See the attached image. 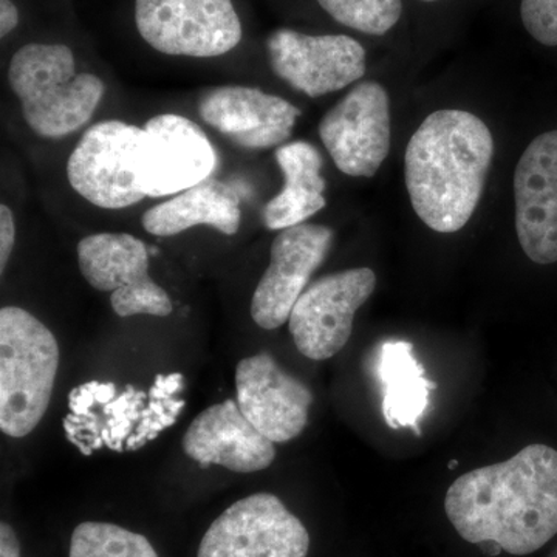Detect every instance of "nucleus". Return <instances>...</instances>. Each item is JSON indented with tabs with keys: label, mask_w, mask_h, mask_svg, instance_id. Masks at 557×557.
Returning a JSON list of instances; mask_svg holds the SVG:
<instances>
[{
	"label": "nucleus",
	"mask_w": 557,
	"mask_h": 557,
	"mask_svg": "<svg viewBox=\"0 0 557 557\" xmlns=\"http://www.w3.org/2000/svg\"><path fill=\"white\" fill-rule=\"evenodd\" d=\"M445 511L469 544L494 541L512 556L537 552L557 534V450L530 445L461 475L446 493Z\"/></svg>",
	"instance_id": "1"
},
{
	"label": "nucleus",
	"mask_w": 557,
	"mask_h": 557,
	"mask_svg": "<svg viewBox=\"0 0 557 557\" xmlns=\"http://www.w3.org/2000/svg\"><path fill=\"white\" fill-rule=\"evenodd\" d=\"M493 156V135L474 113H431L405 157L406 186L418 218L442 234L463 228L478 208Z\"/></svg>",
	"instance_id": "2"
},
{
	"label": "nucleus",
	"mask_w": 557,
	"mask_h": 557,
	"mask_svg": "<svg viewBox=\"0 0 557 557\" xmlns=\"http://www.w3.org/2000/svg\"><path fill=\"white\" fill-rule=\"evenodd\" d=\"M9 81L28 127L53 139L83 127L106 90L98 76L76 72L73 51L62 44L22 47L11 58Z\"/></svg>",
	"instance_id": "3"
},
{
	"label": "nucleus",
	"mask_w": 557,
	"mask_h": 557,
	"mask_svg": "<svg viewBox=\"0 0 557 557\" xmlns=\"http://www.w3.org/2000/svg\"><path fill=\"white\" fill-rule=\"evenodd\" d=\"M60 346L38 318L20 307L0 310V429L11 438L32 434L49 409Z\"/></svg>",
	"instance_id": "4"
},
{
	"label": "nucleus",
	"mask_w": 557,
	"mask_h": 557,
	"mask_svg": "<svg viewBox=\"0 0 557 557\" xmlns=\"http://www.w3.org/2000/svg\"><path fill=\"white\" fill-rule=\"evenodd\" d=\"M146 131L124 121L91 126L67 161L70 186L83 199L104 209H123L145 199L139 163Z\"/></svg>",
	"instance_id": "5"
},
{
	"label": "nucleus",
	"mask_w": 557,
	"mask_h": 557,
	"mask_svg": "<svg viewBox=\"0 0 557 557\" xmlns=\"http://www.w3.org/2000/svg\"><path fill=\"white\" fill-rule=\"evenodd\" d=\"M135 22L152 49L171 57H222L242 40L231 0H135Z\"/></svg>",
	"instance_id": "6"
},
{
	"label": "nucleus",
	"mask_w": 557,
	"mask_h": 557,
	"mask_svg": "<svg viewBox=\"0 0 557 557\" xmlns=\"http://www.w3.org/2000/svg\"><path fill=\"white\" fill-rule=\"evenodd\" d=\"M310 536L277 496L251 494L226 508L201 539L197 557H307Z\"/></svg>",
	"instance_id": "7"
},
{
	"label": "nucleus",
	"mask_w": 557,
	"mask_h": 557,
	"mask_svg": "<svg viewBox=\"0 0 557 557\" xmlns=\"http://www.w3.org/2000/svg\"><path fill=\"white\" fill-rule=\"evenodd\" d=\"M83 277L98 292L112 293L110 304L120 318L170 317V295L149 276L146 245L127 233H100L78 244Z\"/></svg>",
	"instance_id": "8"
},
{
	"label": "nucleus",
	"mask_w": 557,
	"mask_h": 557,
	"mask_svg": "<svg viewBox=\"0 0 557 557\" xmlns=\"http://www.w3.org/2000/svg\"><path fill=\"white\" fill-rule=\"evenodd\" d=\"M376 287L370 269L339 271L318 278L300 295L289 314V333L304 357L325 361L347 346L355 314Z\"/></svg>",
	"instance_id": "9"
},
{
	"label": "nucleus",
	"mask_w": 557,
	"mask_h": 557,
	"mask_svg": "<svg viewBox=\"0 0 557 557\" xmlns=\"http://www.w3.org/2000/svg\"><path fill=\"white\" fill-rule=\"evenodd\" d=\"M319 137L348 177H373L391 150L388 95L375 81L358 84L325 113Z\"/></svg>",
	"instance_id": "10"
},
{
	"label": "nucleus",
	"mask_w": 557,
	"mask_h": 557,
	"mask_svg": "<svg viewBox=\"0 0 557 557\" xmlns=\"http://www.w3.org/2000/svg\"><path fill=\"white\" fill-rule=\"evenodd\" d=\"M270 64L278 78L310 98L338 91L366 73V50L346 35L311 36L278 28L267 40Z\"/></svg>",
	"instance_id": "11"
},
{
	"label": "nucleus",
	"mask_w": 557,
	"mask_h": 557,
	"mask_svg": "<svg viewBox=\"0 0 557 557\" xmlns=\"http://www.w3.org/2000/svg\"><path fill=\"white\" fill-rule=\"evenodd\" d=\"M145 131L139 186L146 197H172L211 178L218 152L194 121L163 113L150 119Z\"/></svg>",
	"instance_id": "12"
},
{
	"label": "nucleus",
	"mask_w": 557,
	"mask_h": 557,
	"mask_svg": "<svg viewBox=\"0 0 557 557\" xmlns=\"http://www.w3.org/2000/svg\"><path fill=\"white\" fill-rule=\"evenodd\" d=\"M333 231L300 223L278 231L270 251V265L251 299V318L260 329L276 330L288 322L293 307L310 277L327 258Z\"/></svg>",
	"instance_id": "13"
},
{
	"label": "nucleus",
	"mask_w": 557,
	"mask_h": 557,
	"mask_svg": "<svg viewBox=\"0 0 557 557\" xmlns=\"http://www.w3.org/2000/svg\"><path fill=\"white\" fill-rule=\"evenodd\" d=\"M236 391L242 413L273 443L298 438L309 424L313 394L302 381L278 368L269 354L242 359Z\"/></svg>",
	"instance_id": "14"
},
{
	"label": "nucleus",
	"mask_w": 557,
	"mask_h": 557,
	"mask_svg": "<svg viewBox=\"0 0 557 557\" xmlns=\"http://www.w3.org/2000/svg\"><path fill=\"white\" fill-rule=\"evenodd\" d=\"M516 231L527 258L557 262V131L530 143L515 172Z\"/></svg>",
	"instance_id": "15"
},
{
	"label": "nucleus",
	"mask_w": 557,
	"mask_h": 557,
	"mask_svg": "<svg viewBox=\"0 0 557 557\" xmlns=\"http://www.w3.org/2000/svg\"><path fill=\"white\" fill-rule=\"evenodd\" d=\"M201 120L244 149L276 148L287 141L300 110L256 87L225 86L200 100Z\"/></svg>",
	"instance_id": "16"
},
{
	"label": "nucleus",
	"mask_w": 557,
	"mask_h": 557,
	"mask_svg": "<svg viewBox=\"0 0 557 557\" xmlns=\"http://www.w3.org/2000/svg\"><path fill=\"white\" fill-rule=\"evenodd\" d=\"M274 445L252 426L234 399L199 413L186 429L182 442L186 456L201 468L219 465L239 474L270 468L276 458Z\"/></svg>",
	"instance_id": "17"
},
{
	"label": "nucleus",
	"mask_w": 557,
	"mask_h": 557,
	"mask_svg": "<svg viewBox=\"0 0 557 557\" xmlns=\"http://www.w3.org/2000/svg\"><path fill=\"white\" fill-rule=\"evenodd\" d=\"M239 197L218 180L209 178L172 199L148 209L143 228L159 237H172L194 226L208 225L234 236L240 228Z\"/></svg>",
	"instance_id": "18"
},
{
	"label": "nucleus",
	"mask_w": 557,
	"mask_h": 557,
	"mask_svg": "<svg viewBox=\"0 0 557 557\" xmlns=\"http://www.w3.org/2000/svg\"><path fill=\"white\" fill-rule=\"evenodd\" d=\"M278 168L284 172V189L263 209V223L271 231L292 228L307 222L325 208V180L322 157L313 145L295 141L276 150Z\"/></svg>",
	"instance_id": "19"
},
{
	"label": "nucleus",
	"mask_w": 557,
	"mask_h": 557,
	"mask_svg": "<svg viewBox=\"0 0 557 557\" xmlns=\"http://www.w3.org/2000/svg\"><path fill=\"white\" fill-rule=\"evenodd\" d=\"M379 379L383 384V416L392 429L413 428L426 412L435 384L413 357L412 344L395 341L381 347Z\"/></svg>",
	"instance_id": "20"
},
{
	"label": "nucleus",
	"mask_w": 557,
	"mask_h": 557,
	"mask_svg": "<svg viewBox=\"0 0 557 557\" xmlns=\"http://www.w3.org/2000/svg\"><path fill=\"white\" fill-rule=\"evenodd\" d=\"M69 557H159L152 544L126 528L108 522H83L70 541Z\"/></svg>",
	"instance_id": "21"
},
{
	"label": "nucleus",
	"mask_w": 557,
	"mask_h": 557,
	"mask_svg": "<svg viewBox=\"0 0 557 557\" xmlns=\"http://www.w3.org/2000/svg\"><path fill=\"white\" fill-rule=\"evenodd\" d=\"M330 16L368 35H386L397 25L403 13L401 0H318Z\"/></svg>",
	"instance_id": "22"
},
{
	"label": "nucleus",
	"mask_w": 557,
	"mask_h": 557,
	"mask_svg": "<svg viewBox=\"0 0 557 557\" xmlns=\"http://www.w3.org/2000/svg\"><path fill=\"white\" fill-rule=\"evenodd\" d=\"M523 27L542 46L557 47V0H522Z\"/></svg>",
	"instance_id": "23"
},
{
	"label": "nucleus",
	"mask_w": 557,
	"mask_h": 557,
	"mask_svg": "<svg viewBox=\"0 0 557 557\" xmlns=\"http://www.w3.org/2000/svg\"><path fill=\"white\" fill-rule=\"evenodd\" d=\"M14 244H16V223H14L13 212L7 205H2L0 207V273L2 274L5 273Z\"/></svg>",
	"instance_id": "24"
},
{
	"label": "nucleus",
	"mask_w": 557,
	"mask_h": 557,
	"mask_svg": "<svg viewBox=\"0 0 557 557\" xmlns=\"http://www.w3.org/2000/svg\"><path fill=\"white\" fill-rule=\"evenodd\" d=\"M100 383L90 381V383L81 384V386L72 388L69 394V406L72 412L78 417H89L91 410L97 406L95 392H97Z\"/></svg>",
	"instance_id": "25"
},
{
	"label": "nucleus",
	"mask_w": 557,
	"mask_h": 557,
	"mask_svg": "<svg viewBox=\"0 0 557 557\" xmlns=\"http://www.w3.org/2000/svg\"><path fill=\"white\" fill-rule=\"evenodd\" d=\"M0 557H21L16 531L7 522L0 523Z\"/></svg>",
	"instance_id": "26"
},
{
	"label": "nucleus",
	"mask_w": 557,
	"mask_h": 557,
	"mask_svg": "<svg viewBox=\"0 0 557 557\" xmlns=\"http://www.w3.org/2000/svg\"><path fill=\"white\" fill-rule=\"evenodd\" d=\"M20 24V11L11 0H0V36L5 38Z\"/></svg>",
	"instance_id": "27"
},
{
	"label": "nucleus",
	"mask_w": 557,
	"mask_h": 557,
	"mask_svg": "<svg viewBox=\"0 0 557 557\" xmlns=\"http://www.w3.org/2000/svg\"><path fill=\"white\" fill-rule=\"evenodd\" d=\"M156 386L164 388L170 397H174L183 388V375L182 373H171V375H157Z\"/></svg>",
	"instance_id": "28"
},
{
	"label": "nucleus",
	"mask_w": 557,
	"mask_h": 557,
	"mask_svg": "<svg viewBox=\"0 0 557 557\" xmlns=\"http://www.w3.org/2000/svg\"><path fill=\"white\" fill-rule=\"evenodd\" d=\"M116 397L119 395H116V386L113 383H100L97 392H95V399H97V405L100 406L109 405Z\"/></svg>",
	"instance_id": "29"
},
{
	"label": "nucleus",
	"mask_w": 557,
	"mask_h": 557,
	"mask_svg": "<svg viewBox=\"0 0 557 557\" xmlns=\"http://www.w3.org/2000/svg\"><path fill=\"white\" fill-rule=\"evenodd\" d=\"M479 547L482 548V552L486 553L487 556H498L502 552H504L500 545L494 541L480 542Z\"/></svg>",
	"instance_id": "30"
},
{
	"label": "nucleus",
	"mask_w": 557,
	"mask_h": 557,
	"mask_svg": "<svg viewBox=\"0 0 557 557\" xmlns=\"http://www.w3.org/2000/svg\"><path fill=\"white\" fill-rule=\"evenodd\" d=\"M457 467H458V461L457 460L450 461L449 469L457 468Z\"/></svg>",
	"instance_id": "31"
},
{
	"label": "nucleus",
	"mask_w": 557,
	"mask_h": 557,
	"mask_svg": "<svg viewBox=\"0 0 557 557\" xmlns=\"http://www.w3.org/2000/svg\"><path fill=\"white\" fill-rule=\"evenodd\" d=\"M421 2H437V0H421Z\"/></svg>",
	"instance_id": "32"
}]
</instances>
